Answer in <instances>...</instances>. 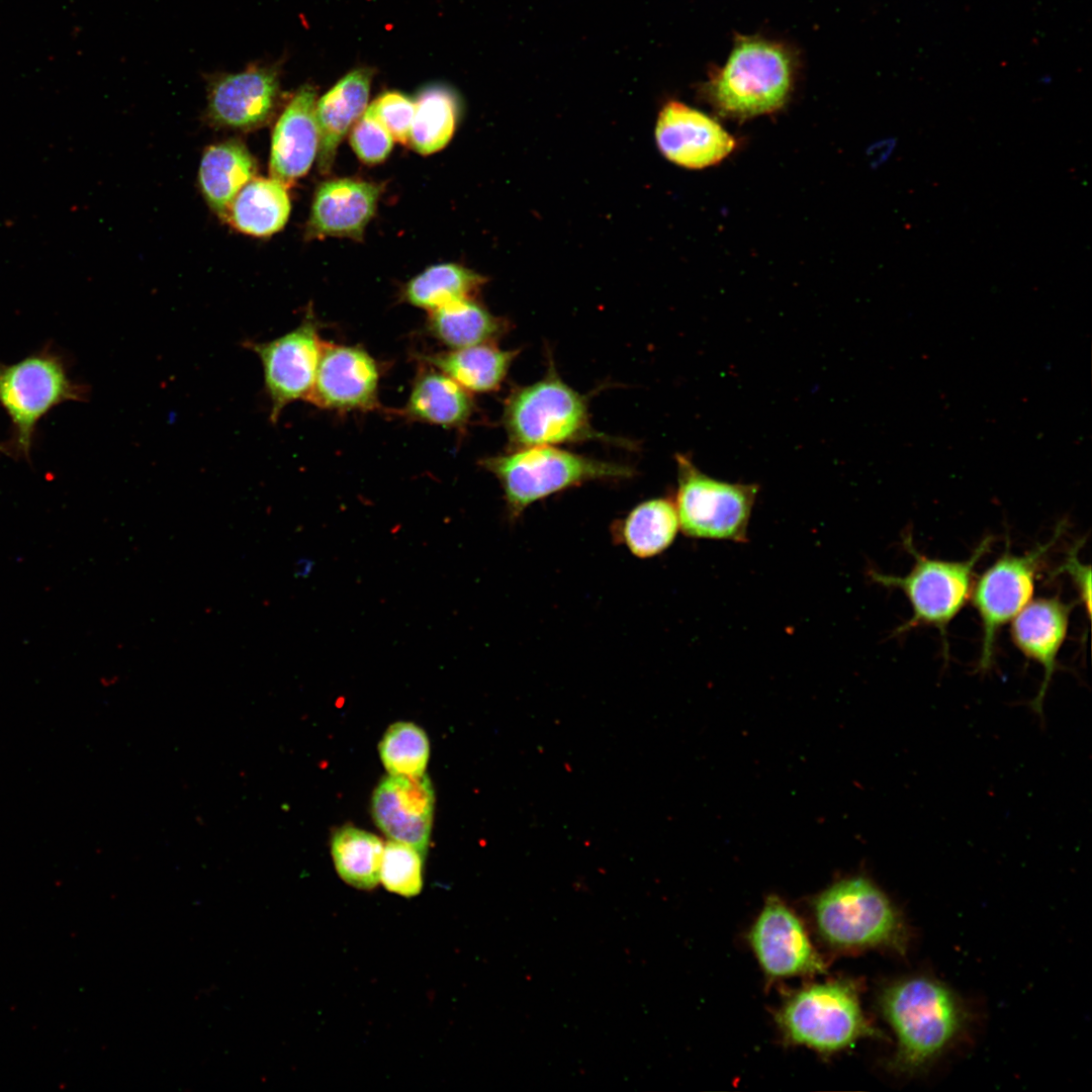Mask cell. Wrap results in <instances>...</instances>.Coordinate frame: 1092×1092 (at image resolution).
I'll return each instance as SVG.
<instances>
[{"label":"cell","mask_w":1092,"mask_h":1092,"mask_svg":"<svg viewBox=\"0 0 1092 1092\" xmlns=\"http://www.w3.org/2000/svg\"><path fill=\"white\" fill-rule=\"evenodd\" d=\"M879 1004L897 1038L890 1067L899 1073L914 1074L927 1067L952 1043L966 1022L958 996L926 976L891 982L882 990Z\"/></svg>","instance_id":"obj_1"},{"label":"cell","mask_w":1092,"mask_h":1092,"mask_svg":"<svg viewBox=\"0 0 1092 1092\" xmlns=\"http://www.w3.org/2000/svg\"><path fill=\"white\" fill-rule=\"evenodd\" d=\"M793 55L784 44L738 36L726 62L704 85V94L723 116L747 119L780 109L790 97Z\"/></svg>","instance_id":"obj_2"},{"label":"cell","mask_w":1092,"mask_h":1092,"mask_svg":"<svg viewBox=\"0 0 1092 1092\" xmlns=\"http://www.w3.org/2000/svg\"><path fill=\"white\" fill-rule=\"evenodd\" d=\"M812 910L820 937L834 949L906 951L909 935L901 913L866 877L832 884L814 899Z\"/></svg>","instance_id":"obj_3"},{"label":"cell","mask_w":1092,"mask_h":1092,"mask_svg":"<svg viewBox=\"0 0 1092 1092\" xmlns=\"http://www.w3.org/2000/svg\"><path fill=\"white\" fill-rule=\"evenodd\" d=\"M504 491L511 520L553 493L594 480L631 478L630 466L574 454L552 446H533L481 460Z\"/></svg>","instance_id":"obj_4"},{"label":"cell","mask_w":1092,"mask_h":1092,"mask_svg":"<svg viewBox=\"0 0 1092 1092\" xmlns=\"http://www.w3.org/2000/svg\"><path fill=\"white\" fill-rule=\"evenodd\" d=\"M777 1024L788 1043L821 1054L847 1049L866 1037H881L866 1017L856 985L836 980L809 985L779 1008Z\"/></svg>","instance_id":"obj_5"},{"label":"cell","mask_w":1092,"mask_h":1092,"mask_svg":"<svg viewBox=\"0 0 1092 1092\" xmlns=\"http://www.w3.org/2000/svg\"><path fill=\"white\" fill-rule=\"evenodd\" d=\"M991 543L992 537L988 536L968 559L948 561L920 553L911 535H905L903 544L914 560L911 570L903 576L870 571L875 582L900 589L910 603L911 617L896 632L905 633L919 626L934 627L947 654V628L970 599L976 565L990 550Z\"/></svg>","instance_id":"obj_6"},{"label":"cell","mask_w":1092,"mask_h":1092,"mask_svg":"<svg viewBox=\"0 0 1092 1092\" xmlns=\"http://www.w3.org/2000/svg\"><path fill=\"white\" fill-rule=\"evenodd\" d=\"M86 395V388L69 376L63 357L48 348L12 364L0 363V405L11 422L15 454L29 459L40 419Z\"/></svg>","instance_id":"obj_7"},{"label":"cell","mask_w":1092,"mask_h":1092,"mask_svg":"<svg viewBox=\"0 0 1092 1092\" xmlns=\"http://www.w3.org/2000/svg\"><path fill=\"white\" fill-rule=\"evenodd\" d=\"M503 422L517 449L600 438L590 427L585 398L555 373L515 389Z\"/></svg>","instance_id":"obj_8"},{"label":"cell","mask_w":1092,"mask_h":1092,"mask_svg":"<svg viewBox=\"0 0 1092 1092\" xmlns=\"http://www.w3.org/2000/svg\"><path fill=\"white\" fill-rule=\"evenodd\" d=\"M675 460L674 505L684 534L697 539L745 542L758 485L715 479L681 454Z\"/></svg>","instance_id":"obj_9"},{"label":"cell","mask_w":1092,"mask_h":1092,"mask_svg":"<svg viewBox=\"0 0 1092 1092\" xmlns=\"http://www.w3.org/2000/svg\"><path fill=\"white\" fill-rule=\"evenodd\" d=\"M1062 529L1060 525L1051 540L1022 555L1007 549L974 581L970 599L982 627L980 670H988L993 665L1002 626L1031 602L1042 558L1055 545Z\"/></svg>","instance_id":"obj_10"},{"label":"cell","mask_w":1092,"mask_h":1092,"mask_svg":"<svg viewBox=\"0 0 1092 1092\" xmlns=\"http://www.w3.org/2000/svg\"><path fill=\"white\" fill-rule=\"evenodd\" d=\"M323 343L318 322L310 309L295 329L276 339L267 342L248 340L243 343L261 361L272 423H277L288 404L307 400Z\"/></svg>","instance_id":"obj_11"},{"label":"cell","mask_w":1092,"mask_h":1092,"mask_svg":"<svg viewBox=\"0 0 1092 1092\" xmlns=\"http://www.w3.org/2000/svg\"><path fill=\"white\" fill-rule=\"evenodd\" d=\"M280 98L278 66L256 62L240 72L209 78L206 116L216 127L253 130L272 119Z\"/></svg>","instance_id":"obj_12"},{"label":"cell","mask_w":1092,"mask_h":1092,"mask_svg":"<svg viewBox=\"0 0 1092 1092\" xmlns=\"http://www.w3.org/2000/svg\"><path fill=\"white\" fill-rule=\"evenodd\" d=\"M748 940L761 970L770 979L812 976L825 964L798 915L778 896L765 900Z\"/></svg>","instance_id":"obj_13"},{"label":"cell","mask_w":1092,"mask_h":1092,"mask_svg":"<svg viewBox=\"0 0 1092 1092\" xmlns=\"http://www.w3.org/2000/svg\"><path fill=\"white\" fill-rule=\"evenodd\" d=\"M379 381V366L365 349L324 341L306 401L336 412L374 411L380 407Z\"/></svg>","instance_id":"obj_14"},{"label":"cell","mask_w":1092,"mask_h":1092,"mask_svg":"<svg viewBox=\"0 0 1092 1092\" xmlns=\"http://www.w3.org/2000/svg\"><path fill=\"white\" fill-rule=\"evenodd\" d=\"M655 139L667 160L688 169L714 166L736 147L734 136L720 123L678 101L663 106L657 118Z\"/></svg>","instance_id":"obj_15"},{"label":"cell","mask_w":1092,"mask_h":1092,"mask_svg":"<svg viewBox=\"0 0 1092 1092\" xmlns=\"http://www.w3.org/2000/svg\"><path fill=\"white\" fill-rule=\"evenodd\" d=\"M435 795L427 775L384 777L372 796V816L378 828L391 840L427 854Z\"/></svg>","instance_id":"obj_16"},{"label":"cell","mask_w":1092,"mask_h":1092,"mask_svg":"<svg viewBox=\"0 0 1092 1092\" xmlns=\"http://www.w3.org/2000/svg\"><path fill=\"white\" fill-rule=\"evenodd\" d=\"M382 192L380 184L339 178L318 185L306 223L308 240L327 237L362 241Z\"/></svg>","instance_id":"obj_17"},{"label":"cell","mask_w":1092,"mask_h":1092,"mask_svg":"<svg viewBox=\"0 0 1092 1092\" xmlns=\"http://www.w3.org/2000/svg\"><path fill=\"white\" fill-rule=\"evenodd\" d=\"M316 89L305 84L291 97L275 124L270 149L271 178L286 188L310 169L318 151Z\"/></svg>","instance_id":"obj_18"},{"label":"cell","mask_w":1092,"mask_h":1092,"mask_svg":"<svg viewBox=\"0 0 1092 1092\" xmlns=\"http://www.w3.org/2000/svg\"><path fill=\"white\" fill-rule=\"evenodd\" d=\"M1072 605L1059 597L1039 598L1028 603L1013 619L1010 636L1015 647L1041 665L1044 675L1037 696L1030 702L1041 715L1043 700L1058 666L1057 658L1066 640Z\"/></svg>","instance_id":"obj_19"},{"label":"cell","mask_w":1092,"mask_h":1092,"mask_svg":"<svg viewBox=\"0 0 1092 1092\" xmlns=\"http://www.w3.org/2000/svg\"><path fill=\"white\" fill-rule=\"evenodd\" d=\"M372 71L359 68L340 79L316 101L318 128L317 168L330 173L337 150L353 124L364 113L369 99Z\"/></svg>","instance_id":"obj_20"},{"label":"cell","mask_w":1092,"mask_h":1092,"mask_svg":"<svg viewBox=\"0 0 1092 1092\" xmlns=\"http://www.w3.org/2000/svg\"><path fill=\"white\" fill-rule=\"evenodd\" d=\"M475 410L470 392L440 370L422 362L400 415L412 421L462 428Z\"/></svg>","instance_id":"obj_21"},{"label":"cell","mask_w":1092,"mask_h":1092,"mask_svg":"<svg viewBox=\"0 0 1092 1092\" xmlns=\"http://www.w3.org/2000/svg\"><path fill=\"white\" fill-rule=\"evenodd\" d=\"M256 173V160L241 141L228 140L207 147L200 161L198 181L210 209L224 219L236 195Z\"/></svg>","instance_id":"obj_22"},{"label":"cell","mask_w":1092,"mask_h":1092,"mask_svg":"<svg viewBox=\"0 0 1092 1092\" xmlns=\"http://www.w3.org/2000/svg\"><path fill=\"white\" fill-rule=\"evenodd\" d=\"M517 354V350H502L493 343H485L420 358L469 392H490L500 386Z\"/></svg>","instance_id":"obj_23"},{"label":"cell","mask_w":1092,"mask_h":1092,"mask_svg":"<svg viewBox=\"0 0 1092 1092\" xmlns=\"http://www.w3.org/2000/svg\"><path fill=\"white\" fill-rule=\"evenodd\" d=\"M286 189L273 178L255 177L236 195L224 219L245 235L269 237L288 220L291 205Z\"/></svg>","instance_id":"obj_24"},{"label":"cell","mask_w":1092,"mask_h":1092,"mask_svg":"<svg viewBox=\"0 0 1092 1092\" xmlns=\"http://www.w3.org/2000/svg\"><path fill=\"white\" fill-rule=\"evenodd\" d=\"M426 328L448 349H461L493 343L508 330V323L468 298L430 311Z\"/></svg>","instance_id":"obj_25"},{"label":"cell","mask_w":1092,"mask_h":1092,"mask_svg":"<svg viewBox=\"0 0 1092 1092\" xmlns=\"http://www.w3.org/2000/svg\"><path fill=\"white\" fill-rule=\"evenodd\" d=\"M485 283L480 274L455 263L431 266L405 283L401 298L428 312L473 298Z\"/></svg>","instance_id":"obj_26"},{"label":"cell","mask_w":1092,"mask_h":1092,"mask_svg":"<svg viewBox=\"0 0 1092 1092\" xmlns=\"http://www.w3.org/2000/svg\"><path fill=\"white\" fill-rule=\"evenodd\" d=\"M618 535L632 554L650 558L667 549L679 529L675 505L664 497L637 505L618 527Z\"/></svg>","instance_id":"obj_27"},{"label":"cell","mask_w":1092,"mask_h":1092,"mask_svg":"<svg viewBox=\"0 0 1092 1092\" xmlns=\"http://www.w3.org/2000/svg\"><path fill=\"white\" fill-rule=\"evenodd\" d=\"M383 848L378 836L350 825L335 831L331 842L337 873L347 884L361 890L378 884Z\"/></svg>","instance_id":"obj_28"},{"label":"cell","mask_w":1092,"mask_h":1092,"mask_svg":"<svg viewBox=\"0 0 1092 1092\" xmlns=\"http://www.w3.org/2000/svg\"><path fill=\"white\" fill-rule=\"evenodd\" d=\"M458 112L457 100L450 90L440 86L423 90L415 101L408 141L412 148L421 155L443 149L454 133Z\"/></svg>","instance_id":"obj_29"},{"label":"cell","mask_w":1092,"mask_h":1092,"mask_svg":"<svg viewBox=\"0 0 1092 1092\" xmlns=\"http://www.w3.org/2000/svg\"><path fill=\"white\" fill-rule=\"evenodd\" d=\"M379 754L388 775L422 776L430 754L427 734L414 723H393L383 734Z\"/></svg>","instance_id":"obj_30"},{"label":"cell","mask_w":1092,"mask_h":1092,"mask_svg":"<svg viewBox=\"0 0 1092 1092\" xmlns=\"http://www.w3.org/2000/svg\"><path fill=\"white\" fill-rule=\"evenodd\" d=\"M423 858L415 847L390 839L384 844L379 881L389 892L417 896L423 887Z\"/></svg>","instance_id":"obj_31"},{"label":"cell","mask_w":1092,"mask_h":1092,"mask_svg":"<svg viewBox=\"0 0 1092 1092\" xmlns=\"http://www.w3.org/2000/svg\"><path fill=\"white\" fill-rule=\"evenodd\" d=\"M350 143L363 163L375 165L388 157L392 150L393 138L367 107L351 127Z\"/></svg>","instance_id":"obj_32"},{"label":"cell","mask_w":1092,"mask_h":1092,"mask_svg":"<svg viewBox=\"0 0 1092 1092\" xmlns=\"http://www.w3.org/2000/svg\"><path fill=\"white\" fill-rule=\"evenodd\" d=\"M368 107L393 140L400 144H408L415 101L400 92L389 91L376 98Z\"/></svg>","instance_id":"obj_33"},{"label":"cell","mask_w":1092,"mask_h":1092,"mask_svg":"<svg viewBox=\"0 0 1092 1092\" xmlns=\"http://www.w3.org/2000/svg\"><path fill=\"white\" fill-rule=\"evenodd\" d=\"M1081 544L1082 542H1078L1069 550L1064 563L1058 571L1070 575L1089 618L1091 614V567L1083 564L1078 558Z\"/></svg>","instance_id":"obj_34"},{"label":"cell","mask_w":1092,"mask_h":1092,"mask_svg":"<svg viewBox=\"0 0 1092 1092\" xmlns=\"http://www.w3.org/2000/svg\"><path fill=\"white\" fill-rule=\"evenodd\" d=\"M296 574L299 576L306 575L310 568L307 560H300L296 565Z\"/></svg>","instance_id":"obj_35"},{"label":"cell","mask_w":1092,"mask_h":1092,"mask_svg":"<svg viewBox=\"0 0 1092 1092\" xmlns=\"http://www.w3.org/2000/svg\"><path fill=\"white\" fill-rule=\"evenodd\" d=\"M0 453L11 454V450L7 448V445L0 443Z\"/></svg>","instance_id":"obj_36"}]
</instances>
